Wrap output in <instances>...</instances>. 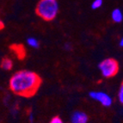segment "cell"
<instances>
[{
	"label": "cell",
	"mask_w": 123,
	"mask_h": 123,
	"mask_svg": "<svg viewBox=\"0 0 123 123\" xmlns=\"http://www.w3.org/2000/svg\"><path fill=\"white\" fill-rule=\"evenodd\" d=\"M41 79L35 72L31 71H19L11 77L10 88L15 94L22 97H32L39 89Z\"/></svg>",
	"instance_id": "obj_1"
},
{
	"label": "cell",
	"mask_w": 123,
	"mask_h": 123,
	"mask_svg": "<svg viewBox=\"0 0 123 123\" xmlns=\"http://www.w3.org/2000/svg\"><path fill=\"white\" fill-rule=\"evenodd\" d=\"M36 12L40 17L46 21H52L57 17L59 4L57 0H41L36 7Z\"/></svg>",
	"instance_id": "obj_2"
},
{
	"label": "cell",
	"mask_w": 123,
	"mask_h": 123,
	"mask_svg": "<svg viewBox=\"0 0 123 123\" xmlns=\"http://www.w3.org/2000/svg\"><path fill=\"white\" fill-rule=\"evenodd\" d=\"M99 70L103 77L106 78H112L119 72V63L115 59H105L99 64Z\"/></svg>",
	"instance_id": "obj_3"
},
{
	"label": "cell",
	"mask_w": 123,
	"mask_h": 123,
	"mask_svg": "<svg viewBox=\"0 0 123 123\" xmlns=\"http://www.w3.org/2000/svg\"><path fill=\"white\" fill-rule=\"evenodd\" d=\"M90 97L104 107H110L113 103V98L103 91H91L90 93Z\"/></svg>",
	"instance_id": "obj_4"
},
{
	"label": "cell",
	"mask_w": 123,
	"mask_h": 123,
	"mask_svg": "<svg viewBox=\"0 0 123 123\" xmlns=\"http://www.w3.org/2000/svg\"><path fill=\"white\" fill-rule=\"evenodd\" d=\"M88 120V115L82 111H75L71 118L72 123H87Z\"/></svg>",
	"instance_id": "obj_5"
},
{
	"label": "cell",
	"mask_w": 123,
	"mask_h": 123,
	"mask_svg": "<svg viewBox=\"0 0 123 123\" xmlns=\"http://www.w3.org/2000/svg\"><path fill=\"white\" fill-rule=\"evenodd\" d=\"M111 18H112V20L116 23H121L123 20V14L121 9H119V8L115 9V10L112 11V13H111Z\"/></svg>",
	"instance_id": "obj_6"
},
{
	"label": "cell",
	"mask_w": 123,
	"mask_h": 123,
	"mask_svg": "<svg viewBox=\"0 0 123 123\" xmlns=\"http://www.w3.org/2000/svg\"><path fill=\"white\" fill-rule=\"evenodd\" d=\"M1 67L4 70H11L13 67V62L10 59H4L1 62Z\"/></svg>",
	"instance_id": "obj_7"
},
{
	"label": "cell",
	"mask_w": 123,
	"mask_h": 123,
	"mask_svg": "<svg viewBox=\"0 0 123 123\" xmlns=\"http://www.w3.org/2000/svg\"><path fill=\"white\" fill-rule=\"evenodd\" d=\"M27 43L29 47H33V48H38L40 46V42L39 41L34 37H29V39L27 40Z\"/></svg>",
	"instance_id": "obj_8"
},
{
	"label": "cell",
	"mask_w": 123,
	"mask_h": 123,
	"mask_svg": "<svg viewBox=\"0 0 123 123\" xmlns=\"http://www.w3.org/2000/svg\"><path fill=\"white\" fill-rule=\"evenodd\" d=\"M103 0H94L93 3L91 4V8L93 10H97V9H99L102 5H103Z\"/></svg>",
	"instance_id": "obj_9"
},
{
	"label": "cell",
	"mask_w": 123,
	"mask_h": 123,
	"mask_svg": "<svg viewBox=\"0 0 123 123\" xmlns=\"http://www.w3.org/2000/svg\"><path fill=\"white\" fill-rule=\"evenodd\" d=\"M117 97H118V100H119L120 103H123V84H121V86H120Z\"/></svg>",
	"instance_id": "obj_10"
},
{
	"label": "cell",
	"mask_w": 123,
	"mask_h": 123,
	"mask_svg": "<svg viewBox=\"0 0 123 123\" xmlns=\"http://www.w3.org/2000/svg\"><path fill=\"white\" fill-rule=\"evenodd\" d=\"M49 123H64V121H62V119L59 116H55L53 117V119L50 121Z\"/></svg>",
	"instance_id": "obj_11"
},
{
	"label": "cell",
	"mask_w": 123,
	"mask_h": 123,
	"mask_svg": "<svg viewBox=\"0 0 123 123\" xmlns=\"http://www.w3.org/2000/svg\"><path fill=\"white\" fill-rule=\"evenodd\" d=\"M119 46L121 47H123V39H122V38H121V39L120 40V41H119Z\"/></svg>",
	"instance_id": "obj_12"
},
{
	"label": "cell",
	"mask_w": 123,
	"mask_h": 123,
	"mask_svg": "<svg viewBox=\"0 0 123 123\" xmlns=\"http://www.w3.org/2000/svg\"><path fill=\"white\" fill-rule=\"evenodd\" d=\"M65 47L66 48V50H70V48H71L70 46L68 45V44H66V45H65Z\"/></svg>",
	"instance_id": "obj_13"
}]
</instances>
